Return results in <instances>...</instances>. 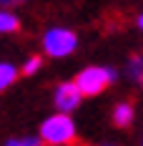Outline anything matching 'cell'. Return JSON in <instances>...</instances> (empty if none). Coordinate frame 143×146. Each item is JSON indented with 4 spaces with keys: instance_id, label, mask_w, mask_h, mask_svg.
Wrapping results in <instances>:
<instances>
[{
    "instance_id": "5",
    "label": "cell",
    "mask_w": 143,
    "mask_h": 146,
    "mask_svg": "<svg viewBox=\"0 0 143 146\" xmlns=\"http://www.w3.org/2000/svg\"><path fill=\"white\" fill-rule=\"evenodd\" d=\"M111 121H113L118 129H128L130 123L136 121V108L130 101H118L111 111Z\"/></svg>"
},
{
    "instance_id": "11",
    "label": "cell",
    "mask_w": 143,
    "mask_h": 146,
    "mask_svg": "<svg viewBox=\"0 0 143 146\" xmlns=\"http://www.w3.org/2000/svg\"><path fill=\"white\" fill-rule=\"evenodd\" d=\"M28 0H0V8H20L25 5Z\"/></svg>"
},
{
    "instance_id": "4",
    "label": "cell",
    "mask_w": 143,
    "mask_h": 146,
    "mask_svg": "<svg viewBox=\"0 0 143 146\" xmlns=\"http://www.w3.org/2000/svg\"><path fill=\"white\" fill-rule=\"evenodd\" d=\"M80 103H83V93L78 91V86L73 81H63V83H58L53 88V106H55V111L73 113Z\"/></svg>"
},
{
    "instance_id": "3",
    "label": "cell",
    "mask_w": 143,
    "mask_h": 146,
    "mask_svg": "<svg viewBox=\"0 0 143 146\" xmlns=\"http://www.w3.org/2000/svg\"><path fill=\"white\" fill-rule=\"evenodd\" d=\"M48 58H68L78 50V33L65 25H50L40 38Z\"/></svg>"
},
{
    "instance_id": "14",
    "label": "cell",
    "mask_w": 143,
    "mask_h": 146,
    "mask_svg": "<svg viewBox=\"0 0 143 146\" xmlns=\"http://www.w3.org/2000/svg\"><path fill=\"white\" fill-rule=\"evenodd\" d=\"M141 146H143V139H141Z\"/></svg>"
},
{
    "instance_id": "10",
    "label": "cell",
    "mask_w": 143,
    "mask_h": 146,
    "mask_svg": "<svg viewBox=\"0 0 143 146\" xmlns=\"http://www.w3.org/2000/svg\"><path fill=\"white\" fill-rule=\"evenodd\" d=\"M40 68H43V58H40V56H28L25 63L20 66V73H23V76H35Z\"/></svg>"
},
{
    "instance_id": "6",
    "label": "cell",
    "mask_w": 143,
    "mask_h": 146,
    "mask_svg": "<svg viewBox=\"0 0 143 146\" xmlns=\"http://www.w3.org/2000/svg\"><path fill=\"white\" fill-rule=\"evenodd\" d=\"M20 28H23V23H20V15L15 13L13 8H0V35L18 33Z\"/></svg>"
},
{
    "instance_id": "12",
    "label": "cell",
    "mask_w": 143,
    "mask_h": 146,
    "mask_svg": "<svg viewBox=\"0 0 143 146\" xmlns=\"http://www.w3.org/2000/svg\"><path fill=\"white\" fill-rule=\"evenodd\" d=\"M136 25H138V28H141V30H143V13H141V15H138V18H136Z\"/></svg>"
},
{
    "instance_id": "7",
    "label": "cell",
    "mask_w": 143,
    "mask_h": 146,
    "mask_svg": "<svg viewBox=\"0 0 143 146\" xmlns=\"http://www.w3.org/2000/svg\"><path fill=\"white\" fill-rule=\"evenodd\" d=\"M18 76H20V66H15L10 60H0V93L13 86Z\"/></svg>"
},
{
    "instance_id": "1",
    "label": "cell",
    "mask_w": 143,
    "mask_h": 146,
    "mask_svg": "<svg viewBox=\"0 0 143 146\" xmlns=\"http://www.w3.org/2000/svg\"><path fill=\"white\" fill-rule=\"evenodd\" d=\"M118 78L121 73L115 66H86L73 78V83L83 93V98H93V96H100L108 86H113Z\"/></svg>"
},
{
    "instance_id": "9",
    "label": "cell",
    "mask_w": 143,
    "mask_h": 146,
    "mask_svg": "<svg viewBox=\"0 0 143 146\" xmlns=\"http://www.w3.org/2000/svg\"><path fill=\"white\" fill-rule=\"evenodd\" d=\"M3 146H45L40 136H10Z\"/></svg>"
},
{
    "instance_id": "2",
    "label": "cell",
    "mask_w": 143,
    "mask_h": 146,
    "mask_svg": "<svg viewBox=\"0 0 143 146\" xmlns=\"http://www.w3.org/2000/svg\"><path fill=\"white\" fill-rule=\"evenodd\" d=\"M38 136L43 139L45 146H68V144L75 141L78 126H75V121H73L71 113L55 111V113H50V116L43 118L40 133H38Z\"/></svg>"
},
{
    "instance_id": "13",
    "label": "cell",
    "mask_w": 143,
    "mask_h": 146,
    "mask_svg": "<svg viewBox=\"0 0 143 146\" xmlns=\"http://www.w3.org/2000/svg\"><path fill=\"white\" fill-rule=\"evenodd\" d=\"M100 146H118V144H100Z\"/></svg>"
},
{
    "instance_id": "8",
    "label": "cell",
    "mask_w": 143,
    "mask_h": 146,
    "mask_svg": "<svg viewBox=\"0 0 143 146\" xmlns=\"http://www.w3.org/2000/svg\"><path fill=\"white\" fill-rule=\"evenodd\" d=\"M126 76L136 86H143V53H136L128 58V66H126Z\"/></svg>"
}]
</instances>
